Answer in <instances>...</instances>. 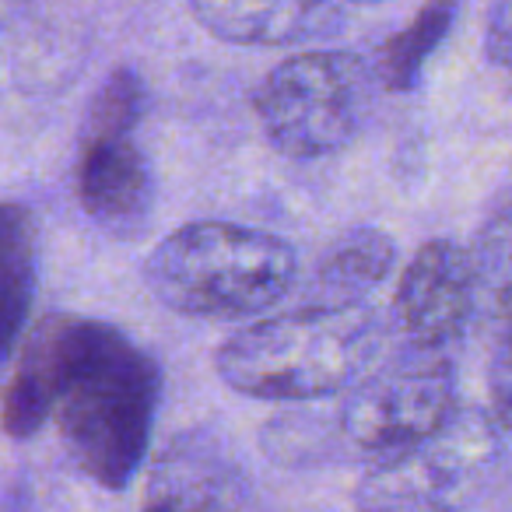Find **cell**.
<instances>
[{"mask_svg": "<svg viewBox=\"0 0 512 512\" xmlns=\"http://www.w3.org/2000/svg\"><path fill=\"white\" fill-rule=\"evenodd\" d=\"M36 299V221L22 204H0V362H8Z\"/></svg>", "mask_w": 512, "mask_h": 512, "instance_id": "obj_12", "label": "cell"}, {"mask_svg": "<svg viewBox=\"0 0 512 512\" xmlns=\"http://www.w3.org/2000/svg\"><path fill=\"white\" fill-rule=\"evenodd\" d=\"M141 512H253V484L225 442L190 428L151 463Z\"/></svg>", "mask_w": 512, "mask_h": 512, "instance_id": "obj_9", "label": "cell"}, {"mask_svg": "<svg viewBox=\"0 0 512 512\" xmlns=\"http://www.w3.org/2000/svg\"><path fill=\"white\" fill-rule=\"evenodd\" d=\"M470 260L481 288V306H491L502 327L512 320V186L491 204L488 218L477 228Z\"/></svg>", "mask_w": 512, "mask_h": 512, "instance_id": "obj_14", "label": "cell"}, {"mask_svg": "<svg viewBox=\"0 0 512 512\" xmlns=\"http://www.w3.org/2000/svg\"><path fill=\"white\" fill-rule=\"evenodd\" d=\"M397 267V242L372 225L341 232L316 260L309 306H362Z\"/></svg>", "mask_w": 512, "mask_h": 512, "instance_id": "obj_11", "label": "cell"}, {"mask_svg": "<svg viewBox=\"0 0 512 512\" xmlns=\"http://www.w3.org/2000/svg\"><path fill=\"white\" fill-rule=\"evenodd\" d=\"M502 428L460 407L439 432L376 456L355 491L358 512H467L502 467Z\"/></svg>", "mask_w": 512, "mask_h": 512, "instance_id": "obj_5", "label": "cell"}, {"mask_svg": "<svg viewBox=\"0 0 512 512\" xmlns=\"http://www.w3.org/2000/svg\"><path fill=\"white\" fill-rule=\"evenodd\" d=\"M204 32L228 46H299L327 36L337 0H186Z\"/></svg>", "mask_w": 512, "mask_h": 512, "instance_id": "obj_10", "label": "cell"}, {"mask_svg": "<svg viewBox=\"0 0 512 512\" xmlns=\"http://www.w3.org/2000/svg\"><path fill=\"white\" fill-rule=\"evenodd\" d=\"M484 53L488 60L512 78V0H495L484 25Z\"/></svg>", "mask_w": 512, "mask_h": 512, "instance_id": "obj_16", "label": "cell"}, {"mask_svg": "<svg viewBox=\"0 0 512 512\" xmlns=\"http://www.w3.org/2000/svg\"><path fill=\"white\" fill-rule=\"evenodd\" d=\"M460 0H428L425 8L407 22V29L393 32L372 57L376 81L386 92H414L421 85L428 60L435 57L446 36L453 32Z\"/></svg>", "mask_w": 512, "mask_h": 512, "instance_id": "obj_13", "label": "cell"}, {"mask_svg": "<svg viewBox=\"0 0 512 512\" xmlns=\"http://www.w3.org/2000/svg\"><path fill=\"white\" fill-rule=\"evenodd\" d=\"M386 348V323L362 306H302L267 316L214 351V369L228 390L256 400H302L348 393Z\"/></svg>", "mask_w": 512, "mask_h": 512, "instance_id": "obj_2", "label": "cell"}, {"mask_svg": "<svg viewBox=\"0 0 512 512\" xmlns=\"http://www.w3.org/2000/svg\"><path fill=\"white\" fill-rule=\"evenodd\" d=\"M162 369L120 327L53 313L29 334L0 421L29 439L57 418L67 456L102 488H127L151 442Z\"/></svg>", "mask_w": 512, "mask_h": 512, "instance_id": "obj_1", "label": "cell"}, {"mask_svg": "<svg viewBox=\"0 0 512 512\" xmlns=\"http://www.w3.org/2000/svg\"><path fill=\"white\" fill-rule=\"evenodd\" d=\"M376 71L348 50H313L281 60L256 88L253 106L267 141L313 162L358 141L372 113Z\"/></svg>", "mask_w": 512, "mask_h": 512, "instance_id": "obj_4", "label": "cell"}, {"mask_svg": "<svg viewBox=\"0 0 512 512\" xmlns=\"http://www.w3.org/2000/svg\"><path fill=\"white\" fill-rule=\"evenodd\" d=\"M481 288H477L470 249L453 239H432L414 253L404 267L397 288V320L407 344L421 348H449L470 327Z\"/></svg>", "mask_w": 512, "mask_h": 512, "instance_id": "obj_8", "label": "cell"}, {"mask_svg": "<svg viewBox=\"0 0 512 512\" xmlns=\"http://www.w3.org/2000/svg\"><path fill=\"white\" fill-rule=\"evenodd\" d=\"M488 400L495 425L502 432H512V320L498 327L488 365Z\"/></svg>", "mask_w": 512, "mask_h": 512, "instance_id": "obj_15", "label": "cell"}, {"mask_svg": "<svg viewBox=\"0 0 512 512\" xmlns=\"http://www.w3.org/2000/svg\"><path fill=\"white\" fill-rule=\"evenodd\" d=\"M141 120L144 81L116 67L88 106L78 158L81 207L113 239H137L155 211V179L137 144Z\"/></svg>", "mask_w": 512, "mask_h": 512, "instance_id": "obj_6", "label": "cell"}, {"mask_svg": "<svg viewBox=\"0 0 512 512\" xmlns=\"http://www.w3.org/2000/svg\"><path fill=\"white\" fill-rule=\"evenodd\" d=\"M299 281L292 242L232 221H190L144 260V285L190 320H246L271 313Z\"/></svg>", "mask_w": 512, "mask_h": 512, "instance_id": "obj_3", "label": "cell"}, {"mask_svg": "<svg viewBox=\"0 0 512 512\" xmlns=\"http://www.w3.org/2000/svg\"><path fill=\"white\" fill-rule=\"evenodd\" d=\"M456 411V365L446 348L407 344L393 358H379L348 390L341 435L376 460L428 439Z\"/></svg>", "mask_w": 512, "mask_h": 512, "instance_id": "obj_7", "label": "cell"}, {"mask_svg": "<svg viewBox=\"0 0 512 512\" xmlns=\"http://www.w3.org/2000/svg\"><path fill=\"white\" fill-rule=\"evenodd\" d=\"M344 4H383V0H344Z\"/></svg>", "mask_w": 512, "mask_h": 512, "instance_id": "obj_17", "label": "cell"}]
</instances>
